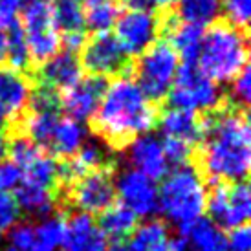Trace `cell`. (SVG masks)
I'll use <instances>...</instances> for the list:
<instances>
[{
	"instance_id": "8fae6325",
	"label": "cell",
	"mask_w": 251,
	"mask_h": 251,
	"mask_svg": "<svg viewBox=\"0 0 251 251\" xmlns=\"http://www.w3.org/2000/svg\"><path fill=\"white\" fill-rule=\"evenodd\" d=\"M114 37L136 59L161 35V13L154 9H125L114 24Z\"/></svg>"
},
{
	"instance_id": "30bf717a",
	"label": "cell",
	"mask_w": 251,
	"mask_h": 251,
	"mask_svg": "<svg viewBox=\"0 0 251 251\" xmlns=\"http://www.w3.org/2000/svg\"><path fill=\"white\" fill-rule=\"evenodd\" d=\"M205 211L211 222L220 229H233L242 224H248L251 215V195L248 180L209 185Z\"/></svg>"
},
{
	"instance_id": "ab89813d",
	"label": "cell",
	"mask_w": 251,
	"mask_h": 251,
	"mask_svg": "<svg viewBox=\"0 0 251 251\" xmlns=\"http://www.w3.org/2000/svg\"><path fill=\"white\" fill-rule=\"evenodd\" d=\"M6 50H7V39H6V29L0 28V64L6 61Z\"/></svg>"
},
{
	"instance_id": "2e32d148",
	"label": "cell",
	"mask_w": 251,
	"mask_h": 251,
	"mask_svg": "<svg viewBox=\"0 0 251 251\" xmlns=\"http://www.w3.org/2000/svg\"><path fill=\"white\" fill-rule=\"evenodd\" d=\"M126 158L132 163L136 171L143 173L151 180H163L169 175V163L163 152L161 141L152 134H141L134 141L128 143Z\"/></svg>"
},
{
	"instance_id": "3957f363",
	"label": "cell",
	"mask_w": 251,
	"mask_h": 251,
	"mask_svg": "<svg viewBox=\"0 0 251 251\" xmlns=\"http://www.w3.org/2000/svg\"><path fill=\"white\" fill-rule=\"evenodd\" d=\"M248 31L226 21H215L203 29L198 68L215 83H229L248 66Z\"/></svg>"
},
{
	"instance_id": "f35d334b",
	"label": "cell",
	"mask_w": 251,
	"mask_h": 251,
	"mask_svg": "<svg viewBox=\"0 0 251 251\" xmlns=\"http://www.w3.org/2000/svg\"><path fill=\"white\" fill-rule=\"evenodd\" d=\"M106 251H134L128 244V240H114L110 248H106Z\"/></svg>"
},
{
	"instance_id": "7402d4cb",
	"label": "cell",
	"mask_w": 251,
	"mask_h": 251,
	"mask_svg": "<svg viewBox=\"0 0 251 251\" xmlns=\"http://www.w3.org/2000/svg\"><path fill=\"white\" fill-rule=\"evenodd\" d=\"M96 222L99 229L105 233V237H110L114 240H125L138 227V216L119 202L112 203L103 213H99V218Z\"/></svg>"
},
{
	"instance_id": "ba28073f",
	"label": "cell",
	"mask_w": 251,
	"mask_h": 251,
	"mask_svg": "<svg viewBox=\"0 0 251 251\" xmlns=\"http://www.w3.org/2000/svg\"><path fill=\"white\" fill-rule=\"evenodd\" d=\"M226 98L227 96L218 90L215 81L205 75L198 64L181 63L165 99L169 108L209 112L222 105Z\"/></svg>"
},
{
	"instance_id": "d6986e66",
	"label": "cell",
	"mask_w": 251,
	"mask_h": 251,
	"mask_svg": "<svg viewBox=\"0 0 251 251\" xmlns=\"http://www.w3.org/2000/svg\"><path fill=\"white\" fill-rule=\"evenodd\" d=\"M178 231L187 242V248H193V251H229L226 235L209 218L200 216L193 222L181 224L178 226Z\"/></svg>"
},
{
	"instance_id": "d6a6232c",
	"label": "cell",
	"mask_w": 251,
	"mask_h": 251,
	"mask_svg": "<svg viewBox=\"0 0 251 251\" xmlns=\"http://www.w3.org/2000/svg\"><path fill=\"white\" fill-rule=\"evenodd\" d=\"M227 240V250L229 251H250L251 250V229L248 224H242L238 227L229 229Z\"/></svg>"
},
{
	"instance_id": "e575fe53",
	"label": "cell",
	"mask_w": 251,
	"mask_h": 251,
	"mask_svg": "<svg viewBox=\"0 0 251 251\" xmlns=\"http://www.w3.org/2000/svg\"><path fill=\"white\" fill-rule=\"evenodd\" d=\"M22 173L13 161H0V191L15 189L21 181Z\"/></svg>"
},
{
	"instance_id": "9a60e30c",
	"label": "cell",
	"mask_w": 251,
	"mask_h": 251,
	"mask_svg": "<svg viewBox=\"0 0 251 251\" xmlns=\"http://www.w3.org/2000/svg\"><path fill=\"white\" fill-rule=\"evenodd\" d=\"M29 77H31L33 83L50 86V88H53L61 94L66 88H70V86L81 81L83 68H81L79 57L75 53L63 50L61 53H55L51 59L41 64L39 68L29 72Z\"/></svg>"
},
{
	"instance_id": "4dcf8cb0",
	"label": "cell",
	"mask_w": 251,
	"mask_h": 251,
	"mask_svg": "<svg viewBox=\"0 0 251 251\" xmlns=\"http://www.w3.org/2000/svg\"><path fill=\"white\" fill-rule=\"evenodd\" d=\"M21 216V207L13 195L7 191H0V237L15 227Z\"/></svg>"
},
{
	"instance_id": "d4e9b609",
	"label": "cell",
	"mask_w": 251,
	"mask_h": 251,
	"mask_svg": "<svg viewBox=\"0 0 251 251\" xmlns=\"http://www.w3.org/2000/svg\"><path fill=\"white\" fill-rule=\"evenodd\" d=\"M169 240L167 224L160 218H154L134 229L128 244L134 251H165Z\"/></svg>"
},
{
	"instance_id": "ee69618b",
	"label": "cell",
	"mask_w": 251,
	"mask_h": 251,
	"mask_svg": "<svg viewBox=\"0 0 251 251\" xmlns=\"http://www.w3.org/2000/svg\"><path fill=\"white\" fill-rule=\"evenodd\" d=\"M51 2H57V0H51Z\"/></svg>"
},
{
	"instance_id": "8d00e7d4",
	"label": "cell",
	"mask_w": 251,
	"mask_h": 251,
	"mask_svg": "<svg viewBox=\"0 0 251 251\" xmlns=\"http://www.w3.org/2000/svg\"><path fill=\"white\" fill-rule=\"evenodd\" d=\"M176 2H178V0H149L151 9L158 11V13H169V11H173L176 6Z\"/></svg>"
},
{
	"instance_id": "ffe728a7",
	"label": "cell",
	"mask_w": 251,
	"mask_h": 251,
	"mask_svg": "<svg viewBox=\"0 0 251 251\" xmlns=\"http://www.w3.org/2000/svg\"><path fill=\"white\" fill-rule=\"evenodd\" d=\"M84 140H86V132H84V126L81 125V121H75L68 116L59 118L48 152L57 160L70 158L79 151V147L83 145Z\"/></svg>"
},
{
	"instance_id": "7a4b0ae2",
	"label": "cell",
	"mask_w": 251,
	"mask_h": 251,
	"mask_svg": "<svg viewBox=\"0 0 251 251\" xmlns=\"http://www.w3.org/2000/svg\"><path fill=\"white\" fill-rule=\"evenodd\" d=\"M160 112V105L145 98L132 77H114L88 121L103 145L125 151L138 136L158 126Z\"/></svg>"
},
{
	"instance_id": "60d3db41",
	"label": "cell",
	"mask_w": 251,
	"mask_h": 251,
	"mask_svg": "<svg viewBox=\"0 0 251 251\" xmlns=\"http://www.w3.org/2000/svg\"><path fill=\"white\" fill-rule=\"evenodd\" d=\"M4 156H6V136L4 132H0V161L4 160Z\"/></svg>"
},
{
	"instance_id": "ac0fdd59",
	"label": "cell",
	"mask_w": 251,
	"mask_h": 251,
	"mask_svg": "<svg viewBox=\"0 0 251 251\" xmlns=\"http://www.w3.org/2000/svg\"><path fill=\"white\" fill-rule=\"evenodd\" d=\"M161 132L165 138H176V140L187 141L189 145L196 147L202 140L203 125L200 112L181 110V108H165L160 112L158 119Z\"/></svg>"
},
{
	"instance_id": "cb8c5ba5",
	"label": "cell",
	"mask_w": 251,
	"mask_h": 251,
	"mask_svg": "<svg viewBox=\"0 0 251 251\" xmlns=\"http://www.w3.org/2000/svg\"><path fill=\"white\" fill-rule=\"evenodd\" d=\"M173 13L181 22L207 28L220 17V0H178Z\"/></svg>"
},
{
	"instance_id": "f1b7e54d",
	"label": "cell",
	"mask_w": 251,
	"mask_h": 251,
	"mask_svg": "<svg viewBox=\"0 0 251 251\" xmlns=\"http://www.w3.org/2000/svg\"><path fill=\"white\" fill-rule=\"evenodd\" d=\"M220 13L224 21L233 24L235 28L248 31L251 17V0H220Z\"/></svg>"
},
{
	"instance_id": "44dd1931",
	"label": "cell",
	"mask_w": 251,
	"mask_h": 251,
	"mask_svg": "<svg viewBox=\"0 0 251 251\" xmlns=\"http://www.w3.org/2000/svg\"><path fill=\"white\" fill-rule=\"evenodd\" d=\"M15 200L22 211L33 216H48L57 209L55 193L46 187L19 181L15 187Z\"/></svg>"
},
{
	"instance_id": "e0dca14e",
	"label": "cell",
	"mask_w": 251,
	"mask_h": 251,
	"mask_svg": "<svg viewBox=\"0 0 251 251\" xmlns=\"http://www.w3.org/2000/svg\"><path fill=\"white\" fill-rule=\"evenodd\" d=\"M61 246L64 251H106L108 242L90 215L75 213L66 220Z\"/></svg>"
},
{
	"instance_id": "83f0119b",
	"label": "cell",
	"mask_w": 251,
	"mask_h": 251,
	"mask_svg": "<svg viewBox=\"0 0 251 251\" xmlns=\"http://www.w3.org/2000/svg\"><path fill=\"white\" fill-rule=\"evenodd\" d=\"M6 39H7L6 61L9 63L11 68L28 74V66H29L28 46H26V37H24V29H22L21 22L17 21L11 26H7Z\"/></svg>"
},
{
	"instance_id": "1f68e13d",
	"label": "cell",
	"mask_w": 251,
	"mask_h": 251,
	"mask_svg": "<svg viewBox=\"0 0 251 251\" xmlns=\"http://www.w3.org/2000/svg\"><path fill=\"white\" fill-rule=\"evenodd\" d=\"M227 98L238 106H244L248 108L251 98V70L250 64L246 66L244 70L240 72L233 81H231V94Z\"/></svg>"
},
{
	"instance_id": "5b68a950",
	"label": "cell",
	"mask_w": 251,
	"mask_h": 251,
	"mask_svg": "<svg viewBox=\"0 0 251 251\" xmlns=\"http://www.w3.org/2000/svg\"><path fill=\"white\" fill-rule=\"evenodd\" d=\"M180 66V57L165 39L156 41L134 59L132 79L152 103L160 105L165 101L175 83Z\"/></svg>"
},
{
	"instance_id": "8992f818",
	"label": "cell",
	"mask_w": 251,
	"mask_h": 251,
	"mask_svg": "<svg viewBox=\"0 0 251 251\" xmlns=\"http://www.w3.org/2000/svg\"><path fill=\"white\" fill-rule=\"evenodd\" d=\"M116 163L99 167L68 187L57 191V211L64 215L74 207L79 213L99 215L116 200Z\"/></svg>"
},
{
	"instance_id": "7c38bea8",
	"label": "cell",
	"mask_w": 251,
	"mask_h": 251,
	"mask_svg": "<svg viewBox=\"0 0 251 251\" xmlns=\"http://www.w3.org/2000/svg\"><path fill=\"white\" fill-rule=\"evenodd\" d=\"M116 195L121 203L132 211L134 215L149 218L158 211V187L154 180L143 173L130 169L123 171L116 180Z\"/></svg>"
},
{
	"instance_id": "52a82bcc",
	"label": "cell",
	"mask_w": 251,
	"mask_h": 251,
	"mask_svg": "<svg viewBox=\"0 0 251 251\" xmlns=\"http://www.w3.org/2000/svg\"><path fill=\"white\" fill-rule=\"evenodd\" d=\"M26 46H28L29 66L28 74L44 64L48 59L59 53L61 33L53 21V4L51 0H24L21 7Z\"/></svg>"
},
{
	"instance_id": "b9f144b4",
	"label": "cell",
	"mask_w": 251,
	"mask_h": 251,
	"mask_svg": "<svg viewBox=\"0 0 251 251\" xmlns=\"http://www.w3.org/2000/svg\"><path fill=\"white\" fill-rule=\"evenodd\" d=\"M6 126H7V118H6V114H4V110L0 108V132H4Z\"/></svg>"
},
{
	"instance_id": "484cf974",
	"label": "cell",
	"mask_w": 251,
	"mask_h": 251,
	"mask_svg": "<svg viewBox=\"0 0 251 251\" xmlns=\"http://www.w3.org/2000/svg\"><path fill=\"white\" fill-rule=\"evenodd\" d=\"M53 4V21L59 33H77L84 31L83 6L81 0H57Z\"/></svg>"
},
{
	"instance_id": "7bdbcfd3",
	"label": "cell",
	"mask_w": 251,
	"mask_h": 251,
	"mask_svg": "<svg viewBox=\"0 0 251 251\" xmlns=\"http://www.w3.org/2000/svg\"><path fill=\"white\" fill-rule=\"evenodd\" d=\"M7 251H19V250H17V248H13V246H11V248H9V250H7Z\"/></svg>"
},
{
	"instance_id": "9c48e42d",
	"label": "cell",
	"mask_w": 251,
	"mask_h": 251,
	"mask_svg": "<svg viewBox=\"0 0 251 251\" xmlns=\"http://www.w3.org/2000/svg\"><path fill=\"white\" fill-rule=\"evenodd\" d=\"M81 53V68L90 75L101 77H132L134 59L126 53L110 31L94 33L86 39Z\"/></svg>"
},
{
	"instance_id": "6da1fadb",
	"label": "cell",
	"mask_w": 251,
	"mask_h": 251,
	"mask_svg": "<svg viewBox=\"0 0 251 251\" xmlns=\"http://www.w3.org/2000/svg\"><path fill=\"white\" fill-rule=\"evenodd\" d=\"M202 116V140L195 147L193 165L205 185L246 181L251 163V128L248 108L226 98Z\"/></svg>"
},
{
	"instance_id": "5bb4252c",
	"label": "cell",
	"mask_w": 251,
	"mask_h": 251,
	"mask_svg": "<svg viewBox=\"0 0 251 251\" xmlns=\"http://www.w3.org/2000/svg\"><path fill=\"white\" fill-rule=\"evenodd\" d=\"M31 88L33 81L29 74L0 64V108L6 114L7 126L15 125L26 114Z\"/></svg>"
},
{
	"instance_id": "603a6c76",
	"label": "cell",
	"mask_w": 251,
	"mask_h": 251,
	"mask_svg": "<svg viewBox=\"0 0 251 251\" xmlns=\"http://www.w3.org/2000/svg\"><path fill=\"white\" fill-rule=\"evenodd\" d=\"M83 19L84 28L92 33L110 31L121 13V6L118 0H83Z\"/></svg>"
},
{
	"instance_id": "277c9868",
	"label": "cell",
	"mask_w": 251,
	"mask_h": 251,
	"mask_svg": "<svg viewBox=\"0 0 251 251\" xmlns=\"http://www.w3.org/2000/svg\"><path fill=\"white\" fill-rule=\"evenodd\" d=\"M207 202V185L195 165L176 167L163 178L158 191V211L178 226L203 216Z\"/></svg>"
},
{
	"instance_id": "4fadbf2b",
	"label": "cell",
	"mask_w": 251,
	"mask_h": 251,
	"mask_svg": "<svg viewBox=\"0 0 251 251\" xmlns=\"http://www.w3.org/2000/svg\"><path fill=\"white\" fill-rule=\"evenodd\" d=\"M108 86V79L101 75H83L74 86L61 92V110L75 121H88L98 110L101 98Z\"/></svg>"
},
{
	"instance_id": "74e56055",
	"label": "cell",
	"mask_w": 251,
	"mask_h": 251,
	"mask_svg": "<svg viewBox=\"0 0 251 251\" xmlns=\"http://www.w3.org/2000/svg\"><path fill=\"white\" fill-rule=\"evenodd\" d=\"M118 2L125 9H151L149 0H118Z\"/></svg>"
},
{
	"instance_id": "4316f807",
	"label": "cell",
	"mask_w": 251,
	"mask_h": 251,
	"mask_svg": "<svg viewBox=\"0 0 251 251\" xmlns=\"http://www.w3.org/2000/svg\"><path fill=\"white\" fill-rule=\"evenodd\" d=\"M64 226H66V220L63 215L48 218V220L33 226L31 251H55L63 242Z\"/></svg>"
},
{
	"instance_id": "836d02e7",
	"label": "cell",
	"mask_w": 251,
	"mask_h": 251,
	"mask_svg": "<svg viewBox=\"0 0 251 251\" xmlns=\"http://www.w3.org/2000/svg\"><path fill=\"white\" fill-rule=\"evenodd\" d=\"M11 238V246L17 248L19 251H31L33 246V226L31 224H21L11 229L9 233Z\"/></svg>"
},
{
	"instance_id": "f546056e",
	"label": "cell",
	"mask_w": 251,
	"mask_h": 251,
	"mask_svg": "<svg viewBox=\"0 0 251 251\" xmlns=\"http://www.w3.org/2000/svg\"><path fill=\"white\" fill-rule=\"evenodd\" d=\"M163 152L167 158L169 167H183V165H191L193 163V156H195V147L189 145L187 141L176 140V138H165L163 136Z\"/></svg>"
},
{
	"instance_id": "d590c367",
	"label": "cell",
	"mask_w": 251,
	"mask_h": 251,
	"mask_svg": "<svg viewBox=\"0 0 251 251\" xmlns=\"http://www.w3.org/2000/svg\"><path fill=\"white\" fill-rule=\"evenodd\" d=\"M22 2L24 0H0V28L6 29L19 21Z\"/></svg>"
}]
</instances>
